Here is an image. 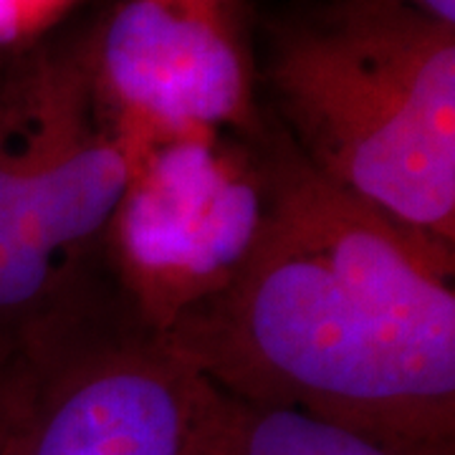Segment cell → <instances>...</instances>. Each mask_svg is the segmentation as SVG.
<instances>
[{
    "instance_id": "10",
    "label": "cell",
    "mask_w": 455,
    "mask_h": 455,
    "mask_svg": "<svg viewBox=\"0 0 455 455\" xmlns=\"http://www.w3.org/2000/svg\"><path fill=\"white\" fill-rule=\"evenodd\" d=\"M403 8H410L420 16L430 18L443 26H453L455 28V0H392Z\"/></svg>"
},
{
    "instance_id": "2",
    "label": "cell",
    "mask_w": 455,
    "mask_h": 455,
    "mask_svg": "<svg viewBox=\"0 0 455 455\" xmlns=\"http://www.w3.org/2000/svg\"><path fill=\"white\" fill-rule=\"evenodd\" d=\"M281 132L395 226L455 251V28L392 0H337L281 28Z\"/></svg>"
},
{
    "instance_id": "3",
    "label": "cell",
    "mask_w": 455,
    "mask_h": 455,
    "mask_svg": "<svg viewBox=\"0 0 455 455\" xmlns=\"http://www.w3.org/2000/svg\"><path fill=\"white\" fill-rule=\"evenodd\" d=\"M130 180L79 44L0 51V334L97 301L89 268Z\"/></svg>"
},
{
    "instance_id": "6",
    "label": "cell",
    "mask_w": 455,
    "mask_h": 455,
    "mask_svg": "<svg viewBox=\"0 0 455 455\" xmlns=\"http://www.w3.org/2000/svg\"><path fill=\"white\" fill-rule=\"evenodd\" d=\"M82 49L94 104L130 163L163 140L263 127L233 3L122 0Z\"/></svg>"
},
{
    "instance_id": "5",
    "label": "cell",
    "mask_w": 455,
    "mask_h": 455,
    "mask_svg": "<svg viewBox=\"0 0 455 455\" xmlns=\"http://www.w3.org/2000/svg\"><path fill=\"white\" fill-rule=\"evenodd\" d=\"M28 397L5 455H197L205 377L104 304L36 329Z\"/></svg>"
},
{
    "instance_id": "11",
    "label": "cell",
    "mask_w": 455,
    "mask_h": 455,
    "mask_svg": "<svg viewBox=\"0 0 455 455\" xmlns=\"http://www.w3.org/2000/svg\"><path fill=\"white\" fill-rule=\"evenodd\" d=\"M180 3H200V5H230L233 0H180Z\"/></svg>"
},
{
    "instance_id": "9",
    "label": "cell",
    "mask_w": 455,
    "mask_h": 455,
    "mask_svg": "<svg viewBox=\"0 0 455 455\" xmlns=\"http://www.w3.org/2000/svg\"><path fill=\"white\" fill-rule=\"evenodd\" d=\"M79 0H0V51L41 44Z\"/></svg>"
},
{
    "instance_id": "7",
    "label": "cell",
    "mask_w": 455,
    "mask_h": 455,
    "mask_svg": "<svg viewBox=\"0 0 455 455\" xmlns=\"http://www.w3.org/2000/svg\"><path fill=\"white\" fill-rule=\"evenodd\" d=\"M197 455H455L364 435L291 407L251 405L215 387Z\"/></svg>"
},
{
    "instance_id": "4",
    "label": "cell",
    "mask_w": 455,
    "mask_h": 455,
    "mask_svg": "<svg viewBox=\"0 0 455 455\" xmlns=\"http://www.w3.org/2000/svg\"><path fill=\"white\" fill-rule=\"evenodd\" d=\"M259 134L175 137L132 157L104 256L149 337L220 296L253 256L271 211Z\"/></svg>"
},
{
    "instance_id": "1",
    "label": "cell",
    "mask_w": 455,
    "mask_h": 455,
    "mask_svg": "<svg viewBox=\"0 0 455 455\" xmlns=\"http://www.w3.org/2000/svg\"><path fill=\"white\" fill-rule=\"evenodd\" d=\"M266 230L241 276L155 339L212 387L364 435L455 445V251L420 241L260 130Z\"/></svg>"
},
{
    "instance_id": "8",
    "label": "cell",
    "mask_w": 455,
    "mask_h": 455,
    "mask_svg": "<svg viewBox=\"0 0 455 455\" xmlns=\"http://www.w3.org/2000/svg\"><path fill=\"white\" fill-rule=\"evenodd\" d=\"M36 352V331L0 334V455L8 451L18 415L31 390Z\"/></svg>"
}]
</instances>
